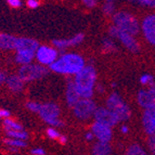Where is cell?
I'll return each instance as SVG.
<instances>
[{
	"instance_id": "1",
	"label": "cell",
	"mask_w": 155,
	"mask_h": 155,
	"mask_svg": "<svg viewBox=\"0 0 155 155\" xmlns=\"http://www.w3.org/2000/svg\"><path fill=\"white\" fill-rule=\"evenodd\" d=\"M75 85L80 98H91L97 79V73L93 66H84L75 74Z\"/></svg>"
},
{
	"instance_id": "2",
	"label": "cell",
	"mask_w": 155,
	"mask_h": 155,
	"mask_svg": "<svg viewBox=\"0 0 155 155\" xmlns=\"http://www.w3.org/2000/svg\"><path fill=\"white\" fill-rule=\"evenodd\" d=\"M85 66V61L79 54L68 53L64 54L60 59L55 60L54 62L50 64V68L53 72L59 74H68L73 75L79 72Z\"/></svg>"
},
{
	"instance_id": "3",
	"label": "cell",
	"mask_w": 155,
	"mask_h": 155,
	"mask_svg": "<svg viewBox=\"0 0 155 155\" xmlns=\"http://www.w3.org/2000/svg\"><path fill=\"white\" fill-rule=\"evenodd\" d=\"M114 25L118 27L119 29H122L124 31L131 34V35H136L139 33V23L136 20L134 16L127 12H118L116 13L113 18Z\"/></svg>"
},
{
	"instance_id": "4",
	"label": "cell",
	"mask_w": 155,
	"mask_h": 155,
	"mask_svg": "<svg viewBox=\"0 0 155 155\" xmlns=\"http://www.w3.org/2000/svg\"><path fill=\"white\" fill-rule=\"evenodd\" d=\"M106 107L116 114L117 117L119 118V122L129 119L130 115H131V111L128 107V105L125 103L123 99L120 98V96L117 93H112L111 96L107 98Z\"/></svg>"
},
{
	"instance_id": "5",
	"label": "cell",
	"mask_w": 155,
	"mask_h": 155,
	"mask_svg": "<svg viewBox=\"0 0 155 155\" xmlns=\"http://www.w3.org/2000/svg\"><path fill=\"white\" fill-rule=\"evenodd\" d=\"M39 115L44 119L47 124L52 125L53 127L62 126V122L59 119L60 109L59 106L54 103H46L40 105V109L38 111Z\"/></svg>"
},
{
	"instance_id": "6",
	"label": "cell",
	"mask_w": 155,
	"mask_h": 155,
	"mask_svg": "<svg viewBox=\"0 0 155 155\" xmlns=\"http://www.w3.org/2000/svg\"><path fill=\"white\" fill-rule=\"evenodd\" d=\"M110 35L112 37H115L122 42L127 49L131 52H138L140 50V47L138 41L136 40V38L134 37V35L131 34L127 33V31H124L122 29H119L118 27L114 25L110 28Z\"/></svg>"
},
{
	"instance_id": "7",
	"label": "cell",
	"mask_w": 155,
	"mask_h": 155,
	"mask_svg": "<svg viewBox=\"0 0 155 155\" xmlns=\"http://www.w3.org/2000/svg\"><path fill=\"white\" fill-rule=\"evenodd\" d=\"M48 70L41 65H34V64H25L18 71V76L24 81H33V80L42 78L47 75Z\"/></svg>"
},
{
	"instance_id": "8",
	"label": "cell",
	"mask_w": 155,
	"mask_h": 155,
	"mask_svg": "<svg viewBox=\"0 0 155 155\" xmlns=\"http://www.w3.org/2000/svg\"><path fill=\"white\" fill-rule=\"evenodd\" d=\"M97 109L96 103L90 98H83L76 102V104L73 106L75 116L79 119H88L94 114Z\"/></svg>"
},
{
	"instance_id": "9",
	"label": "cell",
	"mask_w": 155,
	"mask_h": 155,
	"mask_svg": "<svg viewBox=\"0 0 155 155\" xmlns=\"http://www.w3.org/2000/svg\"><path fill=\"white\" fill-rule=\"evenodd\" d=\"M93 116L96 118V122L104 124L109 127H114L119 122V118L116 114L107 107H97Z\"/></svg>"
},
{
	"instance_id": "10",
	"label": "cell",
	"mask_w": 155,
	"mask_h": 155,
	"mask_svg": "<svg viewBox=\"0 0 155 155\" xmlns=\"http://www.w3.org/2000/svg\"><path fill=\"white\" fill-rule=\"evenodd\" d=\"M35 54H36V59L38 60L39 63H41L42 65H50L57 60L58 51L51 47L41 46L38 47Z\"/></svg>"
},
{
	"instance_id": "11",
	"label": "cell",
	"mask_w": 155,
	"mask_h": 155,
	"mask_svg": "<svg viewBox=\"0 0 155 155\" xmlns=\"http://www.w3.org/2000/svg\"><path fill=\"white\" fill-rule=\"evenodd\" d=\"M138 103L144 109L155 104V83L149 85V89H143L139 91Z\"/></svg>"
},
{
	"instance_id": "12",
	"label": "cell",
	"mask_w": 155,
	"mask_h": 155,
	"mask_svg": "<svg viewBox=\"0 0 155 155\" xmlns=\"http://www.w3.org/2000/svg\"><path fill=\"white\" fill-rule=\"evenodd\" d=\"M142 123L144 130L147 134H155V104L145 107V111L143 113Z\"/></svg>"
},
{
	"instance_id": "13",
	"label": "cell",
	"mask_w": 155,
	"mask_h": 155,
	"mask_svg": "<svg viewBox=\"0 0 155 155\" xmlns=\"http://www.w3.org/2000/svg\"><path fill=\"white\" fill-rule=\"evenodd\" d=\"M142 31L147 41L155 46V14L147 16L143 20Z\"/></svg>"
},
{
	"instance_id": "14",
	"label": "cell",
	"mask_w": 155,
	"mask_h": 155,
	"mask_svg": "<svg viewBox=\"0 0 155 155\" xmlns=\"http://www.w3.org/2000/svg\"><path fill=\"white\" fill-rule=\"evenodd\" d=\"M92 134L94 137H97V139L99 141H103V142H109L112 138V130L111 127L106 126L104 124H101L99 122H96L91 127Z\"/></svg>"
},
{
	"instance_id": "15",
	"label": "cell",
	"mask_w": 155,
	"mask_h": 155,
	"mask_svg": "<svg viewBox=\"0 0 155 155\" xmlns=\"http://www.w3.org/2000/svg\"><path fill=\"white\" fill-rule=\"evenodd\" d=\"M83 40H84V35L83 34H78L76 36L72 37L71 39H54L52 41V44H53L54 47H57V48L62 49V48H67V47L79 45Z\"/></svg>"
},
{
	"instance_id": "16",
	"label": "cell",
	"mask_w": 155,
	"mask_h": 155,
	"mask_svg": "<svg viewBox=\"0 0 155 155\" xmlns=\"http://www.w3.org/2000/svg\"><path fill=\"white\" fill-rule=\"evenodd\" d=\"M79 99H80V96H79V93H78L77 88H76L75 83H74V81H70L66 88V102H67V104H68V106L73 107Z\"/></svg>"
},
{
	"instance_id": "17",
	"label": "cell",
	"mask_w": 155,
	"mask_h": 155,
	"mask_svg": "<svg viewBox=\"0 0 155 155\" xmlns=\"http://www.w3.org/2000/svg\"><path fill=\"white\" fill-rule=\"evenodd\" d=\"M38 42L31 38H18L16 39L15 49L16 50H31L35 51L38 49Z\"/></svg>"
},
{
	"instance_id": "18",
	"label": "cell",
	"mask_w": 155,
	"mask_h": 155,
	"mask_svg": "<svg viewBox=\"0 0 155 155\" xmlns=\"http://www.w3.org/2000/svg\"><path fill=\"white\" fill-rule=\"evenodd\" d=\"M16 51H18L15 57L16 62L22 65L31 63L35 58V53H36L35 51H31V50H16Z\"/></svg>"
},
{
	"instance_id": "19",
	"label": "cell",
	"mask_w": 155,
	"mask_h": 155,
	"mask_svg": "<svg viewBox=\"0 0 155 155\" xmlns=\"http://www.w3.org/2000/svg\"><path fill=\"white\" fill-rule=\"evenodd\" d=\"M16 37L8 34H0V49H15Z\"/></svg>"
},
{
	"instance_id": "20",
	"label": "cell",
	"mask_w": 155,
	"mask_h": 155,
	"mask_svg": "<svg viewBox=\"0 0 155 155\" xmlns=\"http://www.w3.org/2000/svg\"><path fill=\"white\" fill-rule=\"evenodd\" d=\"M7 84H8V87L12 91H21L23 89L24 80H22V78L18 75L10 76L9 78H7Z\"/></svg>"
},
{
	"instance_id": "21",
	"label": "cell",
	"mask_w": 155,
	"mask_h": 155,
	"mask_svg": "<svg viewBox=\"0 0 155 155\" xmlns=\"http://www.w3.org/2000/svg\"><path fill=\"white\" fill-rule=\"evenodd\" d=\"M92 153L96 155H107V154H111L112 150H111V147H110L109 142L99 141V142L96 143L94 147H93Z\"/></svg>"
},
{
	"instance_id": "22",
	"label": "cell",
	"mask_w": 155,
	"mask_h": 155,
	"mask_svg": "<svg viewBox=\"0 0 155 155\" xmlns=\"http://www.w3.org/2000/svg\"><path fill=\"white\" fill-rule=\"evenodd\" d=\"M3 124H5V129L7 130H22L23 129L22 125H20L18 123H16L15 120L10 119L9 117H7V118L5 119Z\"/></svg>"
},
{
	"instance_id": "23",
	"label": "cell",
	"mask_w": 155,
	"mask_h": 155,
	"mask_svg": "<svg viewBox=\"0 0 155 155\" xmlns=\"http://www.w3.org/2000/svg\"><path fill=\"white\" fill-rule=\"evenodd\" d=\"M5 143L7 145H9V147H16V149H21V147H26V142L24 141V140L15 139V138H13V139L5 140Z\"/></svg>"
},
{
	"instance_id": "24",
	"label": "cell",
	"mask_w": 155,
	"mask_h": 155,
	"mask_svg": "<svg viewBox=\"0 0 155 155\" xmlns=\"http://www.w3.org/2000/svg\"><path fill=\"white\" fill-rule=\"evenodd\" d=\"M9 137L15 138V139H21V140H26L28 138L27 132H25L23 129L22 130H7Z\"/></svg>"
},
{
	"instance_id": "25",
	"label": "cell",
	"mask_w": 155,
	"mask_h": 155,
	"mask_svg": "<svg viewBox=\"0 0 155 155\" xmlns=\"http://www.w3.org/2000/svg\"><path fill=\"white\" fill-rule=\"evenodd\" d=\"M127 154H129V155H144L145 151L143 150L140 145L132 144L131 147H129V149H128V151H127Z\"/></svg>"
},
{
	"instance_id": "26",
	"label": "cell",
	"mask_w": 155,
	"mask_h": 155,
	"mask_svg": "<svg viewBox=\"0 0 155 155\" xmlns=\"http://www.w3.org/2000/svg\"><path fill=\"white\" fill-rule=\"evenodd\" d=\"M140 83L142 84L143 86H149L152 83H154V78H153V76L149 75V74H145V75L141 76V78H140Z\"/></svg>"
},
{
	"instance_id": "27",
	"label": "cell",
	"mask_w": 155,
	"mask_h": 155,
	"mask_svg": "<svg viewBox=\"0 0 155 155\" xmlns=\"http://www.w3.org/2000/svg\"><path fill=\"white\" fill-rule=\"evenodd\" d=\"M103 49L105 52H112L115 50V45L110 39H105L103 41Z\"/></svg>"
},
{
	"instance_id": "28",
	"label": "cell",
	"mask_w": 155,
	"mask_h": 155,
	"mask_svg": "<svg viewBox=\"0 0 155 155\" xmlns=\"http://www.w3.org/2000/svg\"><path fill=\"white\" fill-rule=\"evenodd\" d=\"M114 11H115V5H114L111 1H107V2L103 5V12L105 13V14H112Z\"/></svg>"
},
{
	"instance_id": "29",
	"label": "cell",
	"mask_w": 155,
	"mask_h": 155,
	"mask_svg": "<svg viewBox=\"0 0 155 155\" xmlns=\"http://www.w3.org/2000/svg\"><path fill=\"white\" fill-rule=\"evenodd\" d=\"M40 105L41 104L37 103V102H28V103L26 104V107L31 112H37L38 113L39 109H40Z\"/></svg>"
},
{
	"instance_id": "30",
	"label": "cell",
	"mask_w": 155,
	"mask_h": 155,
	"mask_svg": "<svg viewBox=\"0 0 155 155\" xmlns=\"http://www.w3.org/2000/svg\"><path fill=\"white\" fill-rule=\"evenodd\" d=\"M151 137L147 140V145H149V149L151 150V153L155 154V134H150Z\"/></svg>"
},
{
	"instance_id": "31",
	"label": "cell",
	"mask_w": 155,
	"mask_h": 155,
	"mask_svg": "<svg viewBox=\"0 0 155 155\" xmlns=\"http://www.w3.org/2000/svg\"><path fill=\"white\" fill-rule=\"evenodd\" d=\"M47 134H48V137L50 139H59V137L61 136L60 132H58L54 128H49V129L47 130Z\"/></svg>"
},
{
	"instance_id": "32",
	"label": "cell",
	"mask_w": 155,
	"mask_h": 155,
	"mask_svg": "<svg viewBox=\"0 0 155 155\" xmlns=\"http://www.w3.org/2000/svg\"><path fill=\"white\" fill-rule=\"evenodd\" d=\"M137 2L140 5L150 7V8H155V0H138Z\"/></svg>"
},
{
	"instance_id": "33",
	"label": "cell",
	"mask_w": 155,
	"mask_h": 155,
	"mask_svg": "<svg viewBox=\"0 0 155 155\" xmlns=\"http://www.w3.org/2000/svg\"><path fill=\"white\" fill-rule=\"evenodd\" d=\"M7 1H8V3L12 8H18V7H21V5H22L21 0H7Z\"/></svg>"
},
{
	"instance_id": "34",
	"label": "cell",
	"mask_w": 155,
	"mask_h": 155,
	"mask_svg": "<svg viewBox=\"0 0 155 155\" xmlns=\"http://www.w3.org/2000/svg\"><path fill=\"white\" fill-rule=\"evenodd\" d=\"M83 2L87 8H93L97 5V0H83Z\"/></svg>"
},
{
	"instance_id": "35",
	"label": "cell",
	"mask_w": 155,
	"mask_h": 155,
	"mask_svg": "<svg viewBox=\"0 0 155 155\" xmlns=\"http://www.w3.org/2000/svg\"><path fill=\"white\" fill-rule=\"evenodd\" d=\"M27 5L31 9H36L39 5V2L37 0H27Z\"/></svg>"
},
{
	"instance_id": "36",
	"label": "cell",
	"mask_w": 155,
	"mask_h": 155,
	"mask_svg": "<svg viewBox=\"0 0 155 155\" xmlns=\"http://www.w3.org/2000/svg\"><path fill=\"white\" fill-rule=\"evenodd\" d=\"M31 154H34V155H44V154H46V152H45V150H42V149H34V150L31 151Z\"/></svg>"
},
{
	"instance_id": "37",
	"label": "cell",
	"mask_w": 155,
	"mask_h": 155,
	"mask_svg": "<svg viewBox=\"0 0 155 155\" xmlns=\"http://www.w3.org/2000/svg\"><path fill=\"white\" fill-rule=\"evenodd\" d=\"M0 117H10V112L7 110H0Z\"/></svg>"
},
{
	"instance_id": "38",
	"label": "cell",
	"mask_w": 155,
	"mask_h": 155,
	"mask_svg": "<svg viewBox=\"0 0 155 155\" xmlns=\"http://www.w3.org/2000/svg\"><path fill=\"white\" fill-rule=\"evenodd\" d=\"M5 80H7V76H5V73L1 72V71H0V85H1V84L5 83Z\"/></svg>"
},
{
	"instance_id": "39",
	"label": "cell",
	"mask_w": 155,
	"mask_h": 155,
	"mask_svg": "<svg viewBox=\"0 0 155 155\" xmlns=\"http://www.w3.org/2000/svg\"><path fill=\"white\" fill-rule=\"evenodd\" d=\"M59 142L61 143V144H64V143H66V138H65L64 136H60V137H59Z\"/></svg>"
},
{
	"instance_id": "40",
	"label": "cell",
	"mask_w": 155,
	"mask_h": 155,
	"mask_svg": "<svg viewBox=\"0 0 155 155\" xmlns=\"http://www.w3.org/2000/svg\"><path fill=\"white\" fill-rule=\"evenodd\" d=\"M93 137H94V136H93L92 132H88V134H86V139L89 140V141H91V140L93 139Z\"/></svg>"
},
{
	"instance_id": "41",
	"label": "cell",
	"mask_w": 155,
	"mask_h": 155,
	"mask_svg": "<svg viewBox=\"0 0 155 155\" xmlns=\"http://www.w3.org/2000/svg\"><path fill=\"white\" fill-rule=\"evenodd\" d=\"M120 130L123 131V134H127V132H128V127H127V126H123L122 128H120Z\"/></svg>"
},
{
	"instance_id": "42",
	"label": "cell",
	"mask_w": 155,
	"mask_h": 155,
	"mask_svg": "<svg viewBox=\"0 0 155 155\" xmlns=\"http://www.w3.org/2000/svg\"><path fill=\"white\" fill-rule=\"evenodd\" d=\"M130 1H132V2H137L138 0H130Z\"/></svg>"
},
{
	"instance_id": "43",
	"label": "cell",
	"mask_w": 155,
	"mask_h": 155,
	"mask_svg": "<svg viewBox=\"0 0 155 155\" xmlns=\"http://www.w3.org/2000/svg\"><path fill=\"white\" fill-rule=\"evenodd\" d=\"M107 1H113V0H107Z\"/></svg>"
}]
</instances>
